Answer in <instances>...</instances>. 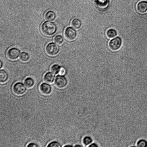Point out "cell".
I'll return each mask as SVG.
<instances>
[{"mask_svg":"<svg viewBox=\"0 0 147 147\" xmlns=\"http://www.w3.org/2000/svg\"><path fill=\"white\" fill-rule=\"evenodd\" d=\"M42 33L47 36H51L54 34L57 30L56 25L50 21H45L41 25L40 27Z\"/></svg>","mask_w":147,"mask_h":147,"instance_id":"cell-1","label":"cell"},{"mask_svg":"<svg viewBox=\"0 0 147 147\" xmlns=\"http://www.w3.org/2000/svg\"><path fill=\"white\" fill-rule=\"evenodd\" d=\"M122 44V40L120 37H116L111 40L109 42L108 46L109 49L113 51L118 50Z\"/></svg>","mask_w":147,"mask_h":147,"instance_id":"cell-2","label":"cell"},{"mask_svg":"<svg viewBox=\"0 0 147 147\" xmlns=\"http://www.w3.org/2000/svg\"><path fill=\"white\" fill-rule=\"evenodd\" d=\"M59 50V46L56 44L51 42L48 43L45 47V51L48 55L54 56L56 55Z\"/></svg>","mask_w":147,"mask_h":147,"instance_id":"cell-3","label":"cell"},{"mask_svg":"<svg viewBox=\"0 0 147 147\" xmlns=\"http://www.w3.org/2000/svg\"><path fill=\"white\" fill-rule=\"evenodd\" d=\"M26 87L22 82H18L15 83L13 86L12 90L16 95L20 96L23 94L26 91Z\"/></svg>","mask_w":147,"mask_h":147,"instance_id":"cell-4","label":"cell"},{"mask_svg":"<svg viewBox=\"0 0 147 147\" xmlns=\"http://www.w3.org/2000/svg\"><path fill=\"white\" fill-rule=\"evenodd\" d=\"M67 84L66 78L63 76L58 75L56 76L54 80L55 86L59 89H62L65 87Z\"/></svg>","mask_w":147,"mask_h":147,"instance_id":"cell-5","label":"cell"},{"mask_svg":"<svg viewBox=\"0 0 147 147\" xmlns=\"http://www.w3.org/2000/svg\"><path fill=\"white\" fill-rule=\"evenodd\" d=\"M64 36L66 39L71 41L74 40L76 37L77 33L76 30L71 27H67L65 29Z\"/></svg>","mask_w":147,"mask_h":147,"instance_id":"cell-6","label":"cell"},{"mask_svg":"<svg viewBox=\"0 0 147 147\" xmlns=\"http://www.w3.org/2000/svg\"><path fill=\"white\" fill-rule=\"evenodd\" d=\"M20 54V50L16 47H12L9 49L7 53V58L12 60L17 59L19 57Z\"/></svg>","mask_w":147,"mask_h":147,"instance_id":"cell-7","label":"cell"},{"mask_svg":"<svg viewBox=\"0 0 147 147\" xmlns=\"http://www.w3.org/2000/svg\"><path fill=\"white\" fill-rule=\"evenodd\" d=\"M39 90L41 93L45 95H49L52 92V87L49 84L45 83H41L39 86Z\"/></svg>","mask_w":147,"mask_h":147,"instance_id":"cell-8","label":"cell"},{"mask_svg":"<svg viewBox=\"0 0 147 147\" xmlns=\"http://www.w3.org/2000/svg\"><path fill=\"white\" fill-rule=\"evenodd\" d=\"M109 3V0H97L96 5L98 10L102 11L108 8Z\"/></svg>","mask_w":147,"mask_h":147,"instance_id":"cell-9","label":"cell"},{"mask_svg":"<svg viewBox=\"0 0 147 147\" xmlns=\"http://www.w3.org/2000/svg\"><path fill=\"white\" fill-rule=\"evenodd\" d=\"M136 9L140 13H145L147 11V1H143L139 2L137 5Z\"/></svg>","mask_w":147,"mask_h":147,"instance_id":"cell-10","label":"cell"},{"mask_svg":"<svg viewBox=\"0 0 147 147\" xmlns=\"http://www.w3.org/2000/svg\"><path fill=\"white\" fill-rule=\"evenodd\" d=\"M55 74L52 72H48L46 73L43 77L44 81L47 83H53L55 79Z\"/></svg>","mask_w":147,"mask_h":147,"instance_id":"cell-11","label":"cell"},{"mask_svg":"<svg viewBox=\"0 0 147 147\" xmlns=\"http://www.w3.org/2000/svg\"><path fill=\"white\" fill-rule=\"evenodd\" d=\"M44 17L46 20L49 21H52L55 19L56 14L53 11L49 10L46 12Z\"/></svg>","mask_w":147,"mask_h":147,"instance_id":"cell-12","label":"cell"},{"mask_svg":"<svg viewBox=\"0 0 147 147\" xmlns=\"http://www.w3.org/2000/svg\"><path fill=\"white\" fill-rule=\"evenodd\" d=\"M24 83L26 87L30 88L34 86L35 82L34 81L32 78L30 77H28L24 79Z\"/></svg>","mask_w":147,"mask_h":147,"instance_id":"cell-13","label":"cell"},{"mask_svg":"<svg viewBox=\"0 0 147 147\" xmlns=\"http://www.w3.org/2000/svg\"><path fill=\"white\" fill-rule=\"evenodd\" d=\"M8 78V75L6 71L1 69L0 71V82L1 83L6 82Z\"/></svg>","mask_w":147,"mask_h":147,"instance_id":"cell-14","label":"cell"},{"mask_svg":"<svg viewBox=\"0 0 147 147\" xmlns=\"http://www.w3.org/2000/svg\"><path fill=\"white\" fill-rule=\"evenodd\" d=\"M19 57L20 60L23 62H27L30 58V56L29 54L25 51L22 52L20 53Z\"/></svg>","mask_w":147,"mask_h":147,"instance_id":"cell-15","label":"cell"},{"mask_svg":"<svg viewBox=\"0 0 147 147\" xmlns=\"http://www.w3.org/2000/svg\"><path fill=\"white\" fill-rule=\"evenodd\" d=\"M71 26L76 29H78L80 28L82 25L81 21L77 18L73 19L71 22Z\"/></svg>","mask_w":147,"mask_h":147,"instance_id":"cell-16","label":"cell"},{"mask_svg":"<svg viewBox=\"0 0 147 147\" xmlns=\"http://www.w3.org/2000/svg\"><path fill=\"white\" fill-rule=\"evenodd\" d=\"M135 146L138 147H147V140L144 138L139 139L136 142Z\"/></svg>","mask_w":147,"mask_h":147,"instance_id":"cell-17","label":"cell"},{"mask_svg":"<svg viewBox=\"0 0 147 147\" xmlns=\"http://www.w3.org/2000/svg\"><path fill=\"white\" fill-rule=\"evenodd\" d=\"M117 35V31L114 29L111 28L107 30L106 35L109 38H112L116 36Z\"/></svg>","mask_w":147,"mask_h":147,"instance_id":"cell-18","label":"cell"},{"mask_svg":"<svg viewBox=\"0 0 147 147\" xmlns=\"http://www.w3.org/2000/svg\"><path fill=\"white\" fill-rule=\"evenodd\" d=\"M93 139L89 136H85L82 139V142L83 145L85 146H88L93 142Z\"/></svg>","mask_w":147,"mask_h":147,"instance_id":"cell-19","label":"cell"},{"mask_svg":"<svg viewBox=\"0 0 147 147\" xmlns=\"http://www.w3.org/2000/svg\"><path fill=\"white\" fill-rule=\"evenodd\" d=\"M61 67L59 65L55 64L53 65L51 67V70L55 74L59 73Z\"/></svg>","mask_w":147,"mask_h":147,"instance_id":"cell-20","label":"cell"},{"mask_svg":"<svg viewBox=\"0 0 147 147\" xmlns=\"http://www.w3.org/2000/svg\"><path fill=\"white\" fill-rule=\"evenodd\" d=\"M62 145L59 141L56 140L51 141L47 144V147H61Z\"/></svg>","mask_w":147,"mask_h":147,"instance_id":"cell-21","label":"cell"},{"mask_svg":"<svg viewBox=\"0 0 147 147\" xmlns=\"http://www.w3.org/2000/svg\"><path fill=\"white\" fill-rule=\"evenodd\" d=\"M55 42L59 45L62 44L63 42V38L61 35H58L55 36L54 38Z\"/></svg>","mask_w":147,"mask_h":147,"instance_id":"cell-22","label":"cell"},{"mask_svg":"<svg viewBox=\"0 0 147 147\" xmlns=\"http://www.w3.org/2000/svg\"><path fill=\"white\" fill-rule=\"evenodd\" d=\"M26 147H39L38 145L34 142H31L28 144Z\"/></svg>","mask_w":147,"mask_h":147,"instance_id":"cell-23","label":"cell"},{"mask_svg":"<svg viewBox=\"0 0 147 147\" xmlns=\"http://www.w3.org/2000/svg\"><path fill=\"white\" fill-rule=\"evenodd\" d=\"M65 69L62 67H61L59 74L60 75L63 76L65 74Z\"/></svg>","mask_w":147,"mask_h":147,"instance_id":"cell-24","label":"cell"},{"mask_svg":"<svg viewBox=\"0 0 147 147\" xmlns=\"http://www.w3.org/2000/svg\"><path fill=\"white\" fill-rule=\"evenodd\" d=\"M98 146L96 143L92 142L90 144L88 147H98Z\"/></svg>","mask_w":147,"mask_h":147,"instance_id":"cell-25","label":"cell"},{"mask_svg":"<svg viewBox=\"0 0 147 147\" xmlns=\"http://www.w3.org/2000/svg\"><path fill=\"white\" fill-rule=\"evenodd\" d=\"M74 146L72 145L71 144H67L65 145H64L63 147H73Z\"/></svg>","mask_w":147,"mask_h":147,"instance_id":"cell-26","label":"cell"},{"mask_svg":"<svg viewBox=\"0 0 147 147\" xmlns=\"http://www.w3.org/2000/svg\"><path fill=\"white\" fill-rule=\"evenodd\" d=\"M74 146L75 147H82V146L79 144H77Z\"/></svg>","mask_w":147,"mask_h":147,"instance_id":"cell-27","label":"cell"},{"mask_svg":"<svg viewBox=\"0 0 147 147\" xmlns=\"http://www.w3.org/2000/svg\"><path fill=\"white\" fill-rule=\"evenodd\" d=\"M0 68L1 69L2 66H3V63H2V61H1V60H0Z\"/></svg>","mask_w":147,"mask_h":147,"instance_id":"cell-28","label":"cell"},{"mask_svg":"<svg viewBox=\"0 0 147 147\" xmlns=\"http://www.w3.org/2000/svg\"><path fill=\"white\" fill-rule=\"evenodd\" d=\"M94 1H96L97 0H93Z\"/></svg>","mask_w":147,"mask_h":147,"instance_id":"cell-29","label":"cell"}]
</instances>
